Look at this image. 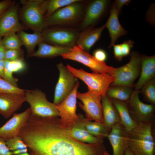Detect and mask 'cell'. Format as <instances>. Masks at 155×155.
<instances>
[{"label": "cell", "instance_id": "cell-34", "mask_svg": "<svg viewBox=\"0 0 155 155\" xmlns=\"http://www.w3.org/2000/svg\"><path fill=\"white\" fill-rule=\"evenodd\" d=\"M10 69L13 72H19L24 70L26 68L25 63L22 59L9 61L5 60Z\"/></svg>", "mask_w": 155, "mask_h": 155}, {"label": "cell", "instance_id": "cell-13", "mask_svg": "<svg viewBox=\"0 0 155 155\" xmlns=\"http://www.w3.org/2000/svg\"><path fill=\"white\" fill-rule=\"evenodd\" d=\"M80 1L72 3L55 11L46 19L47 26L68 25L76 22L82 12V6L79 3Z\"/></svg>", "mask_w": 155, "mask_h": 155}, {"label": "cell", "instance_id": "cell-17", "mask_svg": "<svg viewBox=\"0 0 155 155\" xmlns=\"http://www.w3.org/2000/svg\"><path fill=\"white\" fill-rule=\"evenodd\" d=\"M26 101L25 95L17 93H0V114L7 119Z\"/></svg>", "mask_w": 155, "mask_h": 155}, {"label": "cell", "instance_id": "cell-21", "mask_svg": "<svg viewBox=\"0 0 155 155\" xmlns=\"http://www.w3.org/2000/svg\"><path fill=\"white\" fill-rule=\"evenodd\" d=\"M140 78L135 85V90H140L146 82L154 78L155 56H141V68Z\"/></svg>", "mask_w": 155, "mask_h": 155}, {"label": "cell", "instance_id": "cell-11", "mask_svg": "<svg viewBox=\"0 0 155 155\" xmlns=\"http://www.w3.org/2000/svg\"><path fill=\"white\" fill-rule=\"evenodd\" d=\"M41 33L43 41L71 48L75 45L79 34L75 29L63 28L48 29Z\"/></svg>", "mask_w": 155, "mask_h": 155}, {"label": "cell", "instance_id": "cell-8", "mask_svg": "<svg viewBox=\"0 0 155 155\" xmlns=\"http://www.w3.org/2000/svg\"><path fill=\"white\" fill-rule=\"evenodd\" d=\"M77 97L82 101L78 104L84 112L86 120L103 123L101 96L88 90L84 93L78 91Z\"/></svg>", "mask_w": 155, "mask_h": 155}, {"label": "cell", "instance_id": "cell-40", "mask_svg": "<svg viewBox=\"0 0 155 155\" xmlns=\"http://www.w3.org/2000/svg\"><path fill=\"white\" fill-rule=\"evenodd\" d=\"M14 4L13 1L10 0L0 1V18Z\"/></svg>", "mask_w": 155, "mask_h": 155}, {"label": "cell", "instance_id": "cell-12", "mask_svg": "<svg viewBox=\"0 0 155 155\" xmlns=\"http://www.w3.org/2000/svg\"><path fill=\"white\" fill-rule=\"evenodd\" d=\"M80 83L78 81L70 94L60 103L56 105L61 123L64 126L71 128L79 118L76 113L77 93Z\"/></svg>", "mask_w": 155, "mask_h": 155}, {"label": "cell", "instance_id": "cell-29", "mask_svg": "<svg viewBox=\"0 0 155 155\" xmlns=\"http://www.w3.org/2000/svg\"><path fill=\"white\" fill-rule=\"evenodd\" d=\"M82 1L80 0H51L48 1L45 14L46 19L58 9L72 3Z\"/></svg>", "mask_w": 155, "mask_h": 155}, {"label": "cell", "instance_id": "cell-39", "mask_svg": "<svg viewBox=\"0 0 155 155\" xmlns=\"http://www.w3.org/2000/svg\"><path fill=\"white\" fill-rule=\"evenodd\" d=\"M93 56L98 60L102 62H105L108 56L106 52L101 49H95L93 52Z\"/></svg>", "mask_w": 155, "mask_h": 155}, {"label": "cell", "instance_id": "cell-45", "mask_svg": "<svg viewBox=\"0 0 155 155\" xmlns=\"http://www.w3.org/2000/svg\"><path fill=\"white\" fill-rule=\"evenodd\" d=\"M125 155H134V154L128 147L125 151Z\"/></svg>", "mask_w": 155, "mask_h": 155}, {"label": "cell", "instance_id": "cell-9", "mask_svg": "<svg viewBox=\"0 0 155 155\" xmlns=\"http://www.w3.org/2000/svg\"><path fill=\"white\" fill-rule=\"evenodd\" d=\"M59 75L54 92L53 103H60L72 92L77 82V78L62 63L57 65Z\"/></svg>", "mask_w": 155, "mask_h": 155}, {"label": "cell", "instance_id": "cell-31", "mask_svg": "<svg viewBox=\"0 0 155 155\" xmlns=\"http://www.w3.org/2000/svg\"><path fill=\"white\" fill-rule=\"evenodd\" d=\"M1 42L6 50L20 49L22 45L19 37L15 33L5 36Z\"/></svg>", "mask_w": 155, "mask_h": 155}, {"label": "cell", "instance_id": "cell-7", "mask_svg": "<svg viewBox=\"0 0 155 155\" xmlns=\"http://www.w3.org/2000/svg\"><path fill=\"white\" fill-rule=\"evenodd\" d=\"M64 59L77 61L88 67L93 72L113 75L115 68L98 60L80 45H75L71 51L61 55Z\"/></svg>", "mask_w": 155, "mask_h": 155}, {"label": "cell", "instance_id": "cell-24", "mask_svg": "<svg viewBox=\"0 0 155 155\" xmlns=\"http://www.w3.org/2000/svg\"><path fill=\"white\" fill-rule=\"evenodd\" d=\"M110 99L118 112L120 123L127 132L130 131L137 125V123L131 117L127 102Z\"/></svg>", "mask_w": 155, "mask_h": 155}, {"label": "cell", "instance_id": "cell-32", "mask_svg": "<svg viewBox=\"0 0 155 155\" xmlns=\"http://www.w3.org/2000/svg\"><path fill=\"white\" fill-rule=\"evenodd\" d=\"M26 90L13 86L0 77V93H17L25 95Z\"/></svg>", "mask_w": 155, "mask_h": 155}, {"label": "cell", "instance_id": "cell-5", "mask_svg": "<svg viewBox=\"0 0 155 155\" xmlns=\"http://www.w3.org/2000/svg\"><path fill=\"white\" fill-rule=\"evenodd\" d=\"M141 63V56L137 52H132L128 63L115 68L113 75L115 80L110 86H133L134 82L140 74Z\"/></svg>", "mask_w": 155, "mask_h": 155}, {"label": "cell", "instance_id": "cell-42", "mask_svg": "<svg viewBox=\"0 0 155 155\" xmlns=\"http://www.w3.org/2000/svg\"><path fill=\"white\" fill-rule=\"evenodd\" d=\"M130 0H116L113 3L116 7L118 10L119 13L121 11V9L123 6L125 5H128L131 2Z\"/></svg>", "mask_w": 155, "mask_h": 155}, {"label": "cell", "instance_id": "cell-26", "mask_svg": "<svg viewBox=\"0 0 155 155\" xmlns=\"http://www.w3.org/2000/svg\"><path fill=\"white\" fill-rule=\"evenodd\" d=\"M18 33L22 44L26 48L29 57L34 53L35 46L43 42L40 32H35L32 34H29L22 30L18 31Z\"/></svg>", "mask_w": 155, "mask_h": 155}, {"label": "cell", "instance_id": "cell-28", "mask_svg": "<svg viewBox=\"0 0 155 155\" xmlns=\"http://www.w3.org/2000/svg\"><path fill=\"white\" fill-rule=\"evenodd\" d=\"M85 127L87 131L91 135L102 139L107 137L110 131L103 124L86 119Z\"/></svg>", "mask_w": 155, "mask_h": 155}, {"label": "cell", "instance_id": "cell-37", "mask_svg": "<svg viewBox=\"0 0 155 155\" xmlns=\"http://www.w3.org/2000/svg\"><path fill=\"white\" fill-rule=\"evenodd\" d=\"M0 155H15L13 152L9 149L4 139L0 137ZM17 155H30L28 153Z\"/></svg>", "mask_w": 155, "mask_h": 155}, {"label": "cell", "instance_id": "cell-41", "mask_svg": "<svg viewBox=\"0 0 155 155\" xmlns=\"http://www.w3.org/2000/svg\"><path fill=\"white\" fill-rule=\"evenodd\" d=\"M113 47L115 59L119 61H121L124 57L122 52L120 44H115Z\"/></svg>", "mask_w": 155, "mask_h": 155}, {"label": "cell", "instance_id": "cell-20", "mask_svg": "<svg viewBox=\"0 0 155 155\" xmlns=\"http://www.w3.org/2000/svg\"><path fill=\"white\" fill-rule=\"evenodd\" d=\"M76 122L71 128V133L73 138L82 142L90 144L103 143L102 139L94 136L90 134L85 127L86 119L82 114H78Z\"/></svg>", "mask_w": 155, "mask_h": 155}, {"label": "cell", "instance_id": "cell-4", "mask_svg": "<svg viewBox=\"0 0 155 155\" xmlns=\"http://www.w3.org/2000/svg\"><path fill=\"white\" fill-rule=\"evenodd\" d=\"M66 67L74 77L82 80L87 85L89 91L102 97L106 94L111 84L115 80L113 75L89 73L82 68H75L68 64Z\"/></svg>", "mask_w": 155, "mask_h": 155}, {"label": "cell", "instance_id": "cell-22", "mask_svg": "<svg viewBox=\"0 0 155 155\" xmlns=\"http://www.w3.org/2000/svg\"><path fill=\"white\" fill-rule=\"evenodd\" d=\"M105 28L104 24L100 27L89 28L84 30L79 33L76 42L77 45L80 46L85 51L88 52L99 40Z\"/></svg>", "mask_w": 155, "mask_h": 155}, {"label": "cell", "instance_id": "cell-38", "mask_svg": "<svg viewBox=\"0 0 155 155\" xmlns=\"http://www.w3.org/2000/svg\"><path fill=\"white\" fill-rule=\"evenodd\" d=\"M134 42L131 40L124 41L120 44L122 52L123 57H126L129 54L131 48L133 47Z\"/></svg>", "mask_w": 155, "mask_h": 155}, {"label": "cell", "instance_id": "cell-10", "mask_svg": "<svg viewBox=\"0 0 155 155\" xmlns=\"http://www.w3.org/2000/svg\"><path fill=\"white\" fill-rule=\"evenodd\" d=\"M140 90L133 91L127 102L130 114L137 123L153 122L154 117V105L144 103L140 99Z\"/></svg>", "mask_w": 155, "mask_h": 155}, {"label": "cell", "instance_id": "cell-16", "mask_svg": "<svg viewBox=\"0 0 155 155\" xmlns=\"http://www.w3.org/2000/svg\"><path fill=\"white\" fill-rule=\"evenodd\" d=\"M25 28L19 22L17 6L13 5L0 18V40L6 35Z\"/></svg>", "mask_w": 155, "mask_h": 155}, {"label": "cell", "instance_id": "cell-18", "mask_svg": "<svg viewBox=\"0 0 155 155\" xmlns=\"http://www.w3.org/2000/svg\"><path fill=\"white\" fill-rule=\"evenodd\" d=\"M127 132L120 123L113 126L107 137L111 146L113 155H125L128 148Z\"/></svg>", "mask_w": 155, "mask_h": 155}, {"label": "cell", "instance_id": "cell-14", "mask_svg": "<svg viewBox=\"0 0 155 155\" xmlns=\"http://www.w3.org/2000/svg\"><path fill=\"white\" fill-rule=\"evenodd\" d=\"M31 114L30 108L19 113H14L13 117L0 127V137L5 140L18 136Z\"/></svg>", "mask_w": 155, "mask_h": 155}, {"label": "cell", "instance_id": "cell-44", "mask_svg": "<svg viewBox=\"0 0 155 155\" xmlns=\"http://www.w3.org/2000/svg\"><path fill=\"white\" fill-rule=\"evenodd\" d=\"M5 60L0 61V77L3 78L4 75Z\"/></svg>", "mask_w": 155, "mask_h": 155}, {"label": "cell", "instance_id": "cell-15", "mask_svg": "<svg viewBox=\"0 0 155 155\" xmlns=\"http://www.w3.org/2000/svg\"><path fill=\"white\" fill-rule=\"evenodd\" d=\"M110 1L107 0H95L88 5L81 27L86 29L94 25L106 11Z\"/></svg>", "mask_w": 155, "mask_h": 155}, {"label": "cell", "instance_id": "cell-35", "mask_svg": "<svg viewBox=\"0 0 155 155\" xmlns=\"http://www.w3.org/2000/svg\"><path fill=\"white\" fill-rule=\"evenodd\" d=\"M13 72L9 68L5 60L4 75L3 79L13 86L18 87L17 82L18 80L13 75Z\"/></svg>", "mask_w": 155, "mask_h": 155}, {"label": "cell", "instance_id": "cell-27", "mask_svg": "<svg viewBox=\"0 0 155 155\" xmlns=\"http://www.w3.org/2000/svg\"><path fill=\"white\" fill-rule=\"evenodd\" d=\"M133 86H110L106 93L110 98L127 102L132 92Z\"/></svg>", "mask_w": 155, "mask_h": 155}, {"label": "cell", "instance_id": "cell-36", "mask_svg": "<svg viewBox=\"0 0 155 155\" xmlns=\"http://www.w3.org/2000/svg\"><path fill=\"white\" fill-rule=\"evenodd\" d=\"M22 52L20 49L6 50L4 60L11 61L22 59Z\"/></svg>", "mask_w": 155, "mask_h": 155}, {"label": "cell", "instance_id": "cell-30", "mask_svg": "<svg viewBox=\"0 0 155 155\" xmlns=\"http://www.w3.org/2000/svg\"><path fill=\"white\" fill-rule=\"evenodd\" d=\"M141 92L145 99L151 104H155V79L146 82L141 88Z\"/></svg>", "mask_w": 155, "mask_h": 155}, {"label": "cell", "instance_id": "cell-25", "mask_svg": "<svg viewBox=\"0 0 155 155\" xmlns=\"http://www.w3.org/2000/svg\"><path fill=\"white\" fill-rule=\"evenodd\" d=\"M38 50L34 52L29 57L41 58H50L61 56L71 51V48L52 45L48 44L44 42L38 44Z\"/></svg>", "mask_w": 155, "mask_h": 155}, {"label": "cell", "instance_id": "cell-23", "mask_svg": "<svg viewBox=\"0 0 155 155\" xmlns=\"http://www.w3.org/2000/svg\"><path fill=\"white\" fill-rule=\"evenodd\" d=\"M103 124L110 130L116 124L120 123L118 112L111 99L106 95L102 97Z\"/></svg>", "mask_w": 155, "mask_h": 155}, {"label": "cell", "instance_id": "cell-46", "mask_svg": "<svg viewBox=\"0 0 155 155\" xmlns=\"http://www.w3.org/2000/svg\"><path fill=\"white\" fill-rule=\"evenodd\" d=\"M103 155H110L105 150L104 153Z\"/></svg>", "mask_w": 155, "mask_h": 155}, {"label": "cell", "instance_id": "cell-43", "mask_svg": "<svg viewBox=\"0 0 155 155\" xmlns=\"http://www.w3.org/2000/svg\"><path fill=\"white\" fill-rule=\"evenodd\" d=\"M5 50L1 41L0 43V61L4 60Z\"/></svg>", "mask_w": 155, "mask_h": 155}, {"label": "cell", "instance_id": "cell-3", "mask_svg": "<svg viewBox=\"0 0 155 155\" xmlns=\"http://www.w3.org/2000/svg\"><path fill=\"white\" fill-rule=\"evenodd\" d=\"M48 0L22 1V20L26 26L35 31L40 32L47 26L45 14Z\"/></svg>", "mask_w": 155, "mask_h": 155}, {"label": "cell", "instance_id": "cell-47", "mask_svg": "<svg viewBox=\"0 0 155 155\" xmlns=\"http://www.w3.org/2000/svg\"><path fill=\"white\" fill-rule=\"evenodd\" d=\"M1 40H0V43L1 42Z\"/></svg>", "mask_w": 155, "mask_h": 155}, {"label": "cell", "instance_id": "cell-33", "mask_svg": "<svg viewBox=\"0 0 155 155\" xmlns=\"http://www.w3.org/2000/svg\"><path fill=\"white\" fill-rule=\"evenodd\" d=\"M5 140L6 145L10 151L27 150V146L18 136Z\"/></svg>", "mask_w": 155, "mask_h": 155}, {"label": "cell", "instance_id": "cell-6", "mask_svg": "<svg viewBox=\"0 0 155 155\" xmlns=\"http://www.w3.org/2000/svg\"><path fill=\"white\" fill-rule=\"evenodd\" d=\"M25 95L30 105L32 114L42 117L59 116L56 105L49 101L45 94L40 90H25Z\"/></svg>", "mask_w": 155, "mask_h": 155}, {"label": "cell", "instance_id": "cell-19", "mask_svg": "<svg viewBox=\"0 0 155 155\" xmlns=\"http://www.w3.org/2000/svg\"><path fill=\"white\" fill-rule=\"evenodd\" d=\"M120 13L113 3L111 7L108 18L105 24L109 32L111 38L110 48L113 46L118 39L120 37L126 34V30L120 23L118 16Z\"/></svg>", "mask_w": 155, "mask_h": 155}, {"label": "cell", "instance_id": "cell-2", "mask_svg": "<svg viewBox=\"0 0 155 155\" xmlns=\"http://www.w3.org/2000/svg\"><path fill=\"white\" fill-rule=\"evenodd\" d=\"M153 122L137 123L127 132L128 147L134 155H155V141Z\"/></svg>", "mask_w": 155, "mask_h": 155}, {"label": "cell", "instance_id": "cell-1", "mask_svg": "<svg viewBox=\"0 0 155 155\" xmlns=\"http://www.w3.org/2000/svg\"><path fill=\"white\" fill-rule=\"evenodd\" d=\"M71 128L58 117H42L31 114L18 136L28 148L30 155H103V143H84L72 136Z\"/></svg>", "mask_w": 155, "mask_h": 155}]
</instances>
